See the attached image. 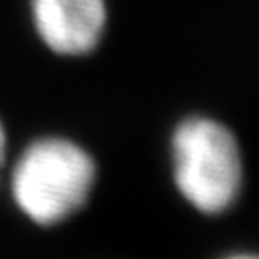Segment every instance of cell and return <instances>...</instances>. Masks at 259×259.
Wrapping results in <instances>:
<instances>
[{
	"mask_svg": "<svg viewBox=\"0 0 259 259\" xmlns=\"http://www.w3.org/2000/svg\"><path fill=\"white\" fill-rule=\"evenodd\" d=\"M96 178V161L80 143L41 137L19 153L11 171V196L31 223L53 227L86 206Z\"/></svg>",
	"mask_w": 259,
	"mask_h": 259,
	"instance_id": "1",
	"label": "cell"
},
{
	"mask_svg": "<svg viewBox=\"0 0 259 259\" xmlns=\"http://www.w3.org/2000/svg\"><path fill=\"white\" fill-rule=\"evenodd\" d=\"M171 178L180 196L202 214L227 212L243 188V153L233 131L210 116L180 120L169 139Z\"/></svg>",
	"mask_w": 259,
	"mask_h": 259,
	"instance_id": "2",
	"label": "cell"
},
{
	"mask_svg": "<svg viewBox=\"0 0 259 259\" xmlns=\"http://www.w3.org/2000/svg\"><path fill=\"white\" fill-rule=\"evenodd\" d=\"M31 21L41 43L61 57L92 53L106 31V0H31Z\"/></svg>",
	"mask_w": 259,
	"mask_h": 259,
	"instance_id": "3",
	"label": "cell"
},
{
	"mask_svg": "<svg viewBox=\"0 0 259 259\" xmlns=\"http://www.w3.org/2000/svg\"><path fill=\"white\" fill-rule=\"evenodd\" d=\"M7 155H9V137H7L5 122L0 118V171H3V167L7 163Z\"/></svg>",
	"mask_w": 259,
	"mask_h": 259,
	"instance_id": "4",
	"label": "cell"
},
{
	"mask_svg": "<svg viewBox=\"0 0 259 259\" xmlns=\"http://www.w3.org/2000/svg\"><path fill=\"white\" fill-rule=\"evenodd\" d=\"M223 259H257L253 253H231V255H225Z\"/></svg>",
	"mask_w": 259,
	"mask_h": 259,
	"instance_id": "5",
	"label": "cell"
}]
</instances>
